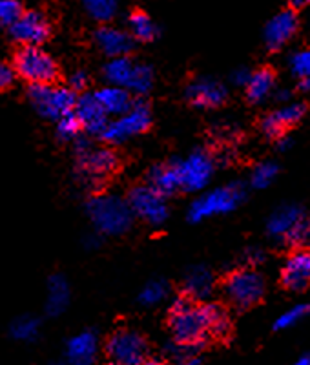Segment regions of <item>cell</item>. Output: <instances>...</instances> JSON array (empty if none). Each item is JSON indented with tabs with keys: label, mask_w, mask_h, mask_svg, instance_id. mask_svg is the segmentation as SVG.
Here are the masks:
<instances>
[{
	"label": "cell",
	"mask_w": 310,
	"mask_h": 365,
	"mask_svg": "<svg viewBox=\"0 0 310 365\" xmlns=\"http://www.w3.org/2000/svg\"><path fill=\"white\" fill-rule=\"evenodd\" d=\"M88 216L93 227L106 236H119L132 227L133 212L128 201L113 194H99L88 201Z\"/></svg>",
	"instance_id": "6da1fadb"
},
{
	"label": "cell",
	"mask_w": 310,
	"mask_h": 365,
	"mask_svg": "<svg viewBox=\"0 0 310 365\" xmlns=\"http://www.w3.org/2000/svg\"><path fill=\"white\" fill-rule=\"evenodd\" d=\"M170 329L177 344L199 347L208 334L201 305L195 307L190 298L174 299L170 307Z\"/></svg>",
	"instance_id": "7a4b0ae2"
},
{
	"label": "cell",
	"mask_w": 310,
	"mask_h": 365,
	"mask_svg": "<svg viewBox=\"0 0 310 365\" xmlns=\"http://www.w3.org/2000/svg\"><path fill=\"white\" fill-rule=\"evenodd\" d=\"M267 232L272 240L289 245L310 247V223L298 205H283L267 221Z\"/></svg>",
	"instance_id": "3957f363"
},
{
	"label": "cell",
	"mask_w": 310,
	"mask_h": 365,
	"mask_svg": "<svg viewBox=\"0 0 310 365\" xmlns=\"http://www.w3.org/2000/svg\"><path fill=\"white\" fill-rule=\"evenodd\" d=\"M243 197L244 187L239 181L230 182L227 187H219L210 192H205L188 208V220L192 223H199V221L208 220V217L228 214V212L236 210L239 207Z\"/></svg>",
	"instance_id": "277c9868"
},
{
	"label": "cell",
	"mask_w": 310,
	"mask_h": 365,
	"mask_svg": "<svg viewBox=\"0 0 310 365\" xmlns=\"http://www.w3.org/2000/svg\"><path fill=\"white\" fill-rule=\"evenodd\" d=\"M13 70L29 84H50L58 77V66L42 46H22L15 55Z\"/></svg>",
	"instance_id": "5b68a950"
},
{
	"label": "cell",
	"mask_w": 310,
	"mask_h": 365,
	"mask_svg": "<svg viewBox=\"0 0 310 365\" xmlns=\"http://www.w3.org/2000/svg\"><path fill=\"white\" fill-rule=\"evenodd\" d=\"M28 99L42 117L51 120H58L73 112L77 103L75 91L71 88L58 86L55 83L31 84L28 90Z\"/></svg>",
	"instance_id": "8992f818"
},
{
	"label": "cell",
	"mask_w": 310,
	"mask_h": 365,
	"mask_svg": "<svg viewBox=\"0 0 310 365\" xmlns=\"http://www.w3.org/2000/svg\"><path fill=\"white\" fill-rule=\"evenodd\" d=\"M223 291L236 309H250L265 296V278L254 269L234 270L227 276Z\"/></svg>",
	"instance_id": "52a82bcc"
},
{
	"label": "cell",
	"mask_w": 310,
	"mask_h": 365,
	"mask_svg": "<svg viewBox=\"0 0 310 365\" xmlns=\"http://www.w3.org/2000/svg\"><path fill=\"white\" fill-rule=\"evenodd\" d=\"M75 154H77V168L86 182L103 181L104 178L112 175L119 165V159L112 148L91 145L86 139L77 143Z\"/></svg>",
	"instance_id": "ba28073f"
},
{
	"label": "cell",
	"mask_w": 310,
	"mask_h": 365,
	"mask_svg": "<svg viewBox=\"0 0 310 365\" xmlns=\"http://www.w3.org/2000/svg\"><path fill=\"white\" fill-rule=\"evenodd\" d=\"M150 125H152V112H150L148 104L133 103L128 112L115 117L113 120H108L106 128L100 133V139L108 145H120V143H126L132 137L146 132Z\"/></svg>",
	"instance_id": "9c48e42d"
},
{
	"label": "cell",
	"mask_w": 310,
	"mask_h": 365,
	"mask_svg": "<svg viewBox=\"0 0 310 365\" xmlns=\"http://www.w3.org/2000/svg\"><path fill=\"white\" fill-rule=\"evenodd\" d=\"M106 353L113 364L141 365L148 354L145 336L132 329H119L108 338Z\"/></svg>",
	"instance_id": "30bf717a"
},
{
	"label": "cell",
	"mask_w": 310,
	"mask_h": 365,
	"mask_svg": "<svg viewBox=\"0 0 310 365\" xmlns=\"http://www.w3.org/2000/svg\"><path fill=\"white\" fill-rule=\"evenodd\" d=\"M128 205L132 208L133 216L152 225V227H159L168 220L166 197L150 185H139V187L132 188L128 195Z\"/></svg>",
	"instance_id": "8fae6325"
},
{
	"label": "cell",
	"mask_w": 310,
	"mask_h": 365,
	"mask_svg": "<svg viewBox=\"0 0 310 365\" xmlns=\"http://www.w3.org/2000/svg\"><path fill=\"white\" fill-rule=\"evenodd\" d=\"M181 181V190H203L214 175V161L205 150H195L182 161H175Z\"/></svg>",
	"instance_id": "7c38bea8"
},
{
	"label": "cell",
	"mask_w": 310,
	"mask_h": 365,
	"mask_svg": "<svg viewBox=\"0 0 310 365\" xmlns=\"http://www.w3.org/2000/svg\"><path fill=\"white\" fill-rule=\"evenodd\" d=\"M11 37L22 46H42L51 34L48 17L41 11H24L19 21L11 26Z\"/></svg>",
	"instance_id": "4fadbf2b"
},
{
	"label": "cell",
	"mask_w": 310,
	"mask_h": 365,
	"mask_svg": "<svg viewBox=\"0 0 310 365\" xmlns=\"http://www.w3.org/2000/svg\"><path fill=\"white\" fill-rule=\"evenodd\" d=\"M185 96L195 108H217L227 99V86L210 77H199L186 86Z\"/></svg>",
	"instance_id": "5bb4252c"
},
{
	"label": "cell",
	"mask_w": 310,
	"mask_h": 365,
	"mask_svg": "<svg viewBox=\"0 0 310 365\" xmlns=\"http://www.w3.org/2000/svg\"><path fill=\"white\" fill-rule=\"evenodd\" d=\"M299 19L294 9H283L265 26V44L269 50H281L298 34Z\"/></svg>",
	"instance_id": "9a60e30c"
},
{
	"label": "cell",
	"mask_w": 310,
	"mask_h": 365,
	"mask_svg": "<svg viewBox=\"0 0 310 365\" xmlns=\"http://www.w3.org/2000/svg\"><path fill=\"white\" fill-rule=\"evenodd\" d=\"M303 115H305V104L286 103L283 104L281 108L274 110L272 113L263 117L261 130L270 139H279L281 135H285L286 130L292 128L294 125H298Z\"/></svg>",
	"instance_id": "2e32d148"
},
{
	"label": "cell",
	"mask_w": 310,
	"mask_h": 365,
	"mask_svg": "<svg viewBox=\"0 0 310 365\" xmlns=\"http://www.w3.org/2000/svg\"><path fill=\"white\" fill-rule=\"evenodd\" d=\"M73 113L79 119L81 126L91 135L100 137V133L108 125V113L100 106L95 93H83V96L77 97Z\"/></svg>",
	"instance_id": "e0dca14e"
},
{
	"label": "cell",
	"mask_w": 310,
	"mask_h": 365,
	"mask_svg": "<svg viewBox=\"0 0 310 365\" xmlns=\"http://www.w3.org/2000/svg\"><path fill=\"white\" fill-rule=\"evenodd\" d=\"M281 283L289 291H303L310 285V250H296L281 269Z\"/></svg>",
	"instance_id": "ac0fdd59"
},
{
	"label": "cell",
	"mask_w": 310,
	"mask_h": 365,
	"mask_svg": "<svg viewBox=\"0 0 310 365\" xmlns=\"http://www.w3.org/2000/svg\"><path fill=\"white\" fill-rule=\"evenodd\" d=\"M95 44L110 58L126 57L133 48V37L113 26H100L95 31Z\"/></svg>",
	"instance_id": "d6986e66"
},
{
	"label": "cell",
	"mask_w": 310,
	"mask_h": 365,
	"mask_svg": "<svg viewBox=\"0 0 310 365\" xmlns=\"http://www.w3.org/2000/svg\"><path fill=\"white\" fill-rule=\"evenodd\" d=\"M99 351V338L93 331L75 334L66 344V358L70 365H90Z\"/></svg>",
	"instance_id": "ffe728a7"
},
{
	"label": "cell",
	"mask_w": 310,
	"mask_h": 365,
	"mask_svg": "<svg viewBox=\"0 0 310 365\" xmlns=\"http://www.w3.org/2000/svg\"><path fill=\"white\" fill-rule=\"evenodd\" d=\"M186 298L190 299H208L214 294L215 289V278L212 270L205 265L192 267L185 276V283H182Z\"/></svg>",
	"instance_id": "44dd1931"
},
{
	"label": "cell",
	"mask_w": 310,
	"mask_h": 365,
	"mask_svg": "<svg viewBox=\"0 0 310 365\" xmlns=\"http://www.w3.org/2000/svg\"><path fill=\"white\" fill-rule=\"evenodd\" d=\"M95 97L99 99L104 112H106L108 115H115V117L128 112V110L133 106V103H135V101L132 99V93H130L126 88L113 86V84H108V86L100 88L99 91H95Z\"/></svg>",
	"instance_id": "7402d4cb"
},
{
	"label": "cell",
	"mask_w": 310,
	"mask_h": 365,
	"mask_svg": "<svg viewBox=\"0 0 310 365\" xmlns=\"http://www.w3.org/2000/svg\"><path fill=\"white\" fill-rule=\"evenodd\" d=\"M148 185L155 188L159 194L165 195V197L181 190V181H179V172L175 161L153 166L148 175Z\"/></svg>",
	"instance_id": "603a6c76"
},
{
	"label": "cell",
	"mask_w": 310,
	"mask_h": 365,
	"mask_svg": "<svg viewBox=\"0 0 310 365\" xmlns=\"http://www.w3.org/2000/svg\"><path fill=\"white\" fill-rule=\"evenodd\" d=\"M274 86H276V75H274V71L261 68V70L252 71L250 81L244 86V90H247V97L250 103L259 104L265 103L272 96Z\"/></svg>",
	"instance_id": "cb8c5ba5"
},
{
	"label": "cell",
	"mask_w": 310,
	"mask_h": 365,
	"mask_svg": "<svg viewBox=\"0 0 310 365\" xmlns=\"http://www.w3.org/2000/svg\"><path fill=\"white\" fill-rule=\"evenodd\" d=\"M70 283L64 276L55 274L48 282V299H46V311L51 316H58L70 303Z\"/></svg>",
	"instance_id": "d4e9b609"
},
{
	"label": "cell",
	"mask_w": 310,
	"mask_h": 365,
	"mask_svg": "<svg viewBox=\"0 0 310 365\" xmlns=\"http://www.w3.org/2000/svg\"><path fill=\"white\" fill-rule=\"evenodd\" d=\"M135 64L132 58L128 57H113L110 58L104 66V79L108 81V84H113V86H128L130 79H132L133 70H135Z\"/></svg>",
	"instance_id": "484cf974"
},
{
	"label": "cell",
	"mask_w": 310,
	"mask_h": 365,
	"mask_svg": "<svg viewBox=\"0 0 310 365\" xmlns=\"http://www.w3.org/2000/svg\"><path fill=\"white\" fill-rule=\"evenodd\" d=\"M201 312H203L205 324H207V331L212 336L223 338L227 336L230 331V318H228L227 311L217 303H205L201 305Z\"/></svg>",
	"instance_id": "4316f807"
},
{
	"label": "cell",
	"mask_w": 310,
	"mask_h": 365,
	"mask_svg": "<svg viewBox=\"0 0 310 365\" xmlns=\"http://www.w3.org/2000/svg\"><path fill=\"white\" fill-rule=\"evenodd\" d=\"M128 28L133 41L150 42L157 37L159 34L155 22H153L145 11H133L128 19Z\"/></svg>",
	"instance_id": "83f0119b"
},
{
	"label": "cell",
	"mask_w": 310,
	"mask_h": 365,
	"mask_svg": "<svg viewBox=\"0 0 310 365\" xmlns=\"http://www.w3.org/2000/svg\"><path fill=\"white\" fill-rule=\"evenodd\" d=\"M41 334V322L35 316H21L11 324V336L19 341H35Z\"/></svg>",
	"instance_id": "f1b7e54d"
},
{
	"label": "cell",
	"mask_w": 310,
	"mask_h": 365,
	"mask_svg": "<svg viewBox=\"0 0 310 365\" xmlns=\"http://www.w3.org/2000/svg\"><path fill=\"white\" fill-rule=\"evenodd\" d=\"M83 4L86 8L88 15L99 22L113 21L117 11H119L117 0H83Z\"/></svg>",
	"instance_id": "f546056e"
},
{
	"label": "cell",
	"mask_w": 310,
	"mask_h": 365,
	"mask_svg": "<svg viewBox=\"0 0 310 365\" xmlns=\"http://www.w3.org/2000/svg\"><path fill=\"white\" fill-rule=\"evenodd\" d=\"M153 86V70L146 64H135L132 79H130L126 90L135 96H146Z\"/></svg>",
	"instance_id": "4dcf8cb0"
},
{
	"label": "cell",
	"mask_w": 310,
	"mask_h": 365,
	"mask_svg": "<svg viewBox=\"0 0 310 365\" xmlns=\"http://www.w3.org/2000/svg\"><path fill=\"white\" fill-rule=\"evenodd\" d=\"M166 296H168V283L162 282V279H152V282H148L143 287L141 294H139V302L143 305L152 307V305L161 303Z\"/></svg>",
	"instance_id": "1f68e13d"
},
{
	"label": "cell",
	"mask_w": 310,
	"mask_h": 365,
	"mask_svg": "<svg viewBox=\"0 0 310 365\" xmlns=\"http://www.w3.org/2000/svg\"><path fill=\"white\" fill-rule=\"evenodd\" d=\"M277 165L272 161H265V163H259L252 170L250 174V185L254 188H267L270 187L274 182V179L277 178Z\"/></svg>",
	"instance_id": "d6a6232c"
},
{
	"label": "cell",
	"mask_w": 310,
	"mask_h": 365,
	"mask_svg": "<svg viewBox=\"0 0 310 365\" xmlns=\"http://www.w3.org/2000/svg\"><path fill=\"white\" fill-rule=\"evenodd\" d=\"M309 312L310 305H306V303H298V305L286 309L283 314H279V318H277L276 324H274V329H276V331H281V329L294 327V325H298L303 318H306Z\"/></svg>",
	"instance_id": "836d02e7"
},
{
	"label": "cell",
	"mask_w": 310,
	"mask_h": 365,
	"mask_svg": "<svg viewBox=\"0 0 310 365\" xmlns=\"http://www.w3.org/2000/svg\"><path fill=\"white\" fill-rule=\"evenodd\" d=\"M81 130H83V126H81L79 119L73 112L57 120V137L61 141H75Z\"/></svg>",
	"instance_id": "e575fe53"
},
{
	"label": "cell",
	"mask_w": 310,
	"mask_h": 365,
	"mask_svg": "<svg viewBox=\"0 0 310 365\" xmlns=\"http://www.w3.org/2000/svg\"><path fill=\"white\" fill-rule=\"evenodd\" d=\"M289 66L294 77L299 81L310 79V50L294 51L289 58Z\"/></svg>",
	"instance_id": "d590c367"
},
{
	"label": "cell",
	"mask_w": 310,
	"mask_h": 365,
	"mask_svg": "<svg viewBox=\"0 0 310 365\" xmlns=\"http://www.w3.org/2000/svg\"><path fill=\"white\" fill-rule=\"evenodd\" d=\"M22 6L19 0H0V26L11 28L22 15Z\"/></svg>",
	"instance_id": "8d00e7d4"
},
{
	"label": "cell",
	"mask_w": 310,
	"mask_h": 365,
	"mask_svg": "<svg viewBox=\"0 0 310 365\" xmlns=\"http://www.w3.org/2000/svg\"><path fill=\"white\" fill-rule=\"evenodd\" d=\"M88 83H90V77H88V73L86 71L79 70V71H73V73L70 75V79H68V84H70V86L68 88H71L73 91H84L86 90Z\"/></svg>",
	"instance_id": "74e56055"
},
{
	"label": "cell",
	"mask_w": 310,
	"mask_h": 365,
	"mask_svg": "<svg viewBox=\"0 0 310 365\" xmlns=\"http://www.w3.org/2000/svg\"><path fill=\"white\" fill-rule=\"evenodd\" d=\"M13 81H15V70H13V66H9L4 61H0V91L11 86Z\"/></svg>",
	"instance_id": "f35d334b"
},
{
	"label": "cell",
	"mask_w": 310,
	"mask_h": 365,
	"mask_svg": "<svg viewBox=\"0 0 310 365\" xmlns=\"http://www.w3.org/2000/svg\"><path fill=\"white\" fill-rule=\"evenodd\" d=\"M243 259L248 263V265H250V269H252V267L263 263V259H265V254H263V250H261V249H254V247H252V249L244 250Z\"/></svg>",
	"instance_id": "ab89813d"
},
{
	"label": "cell",
	"mask_w": 310,
	"mask_h": 365,
	"mask_svg": "<svg viewBox=\"0 0 310 365\" xmlns=\"http://www.w3.org/2000/svg\"><path fill=\"white\" fill-rule=\"evenodd\" d=\"M250 75H252V71L247 70V68H237L234 73H232V83L236 84V86H247L248 81H250Z\"/></svg>",
	"instance_id": "60d3db41"
},
{
	"label": "cell",
	"mask_w": 310,
	"mask_h": 365,
	"mask_svg": "<svg viewBox=\"0 0 310 365\" xmlns=\"http://www.w3.org/2000/svg\"><path fill=\"white\" fill-rule=\"evenodd\" d=\"M290 146H292V139H290L289 135H281L279 139H277V148L283 150V152H285V150H289Z\"/></svg>",
	"instance_id": "b9f144b4"
},
{
	"label": "cell",
	"mask_w": 310,
	"mask_h": 365,
	"mask_svg": "<svg viewBox=\"0 0 310 365\" xmlns=\"http://www.w3.org/2000/svg\"><path fill=\"white\" fill-rule=\"evenodd\" d=\"M292 365H310V353L303 354V356H299L298 360L294 361Z\"/></svg>",
	"instance_id": "7bdbcfd3"
},
{
	"label": "cell",
	"mask_w": 310,
	"mask_h": 365,
	"mask_svg": "<svg viewBox=\"0 0 310 365\" xmlns=\"http://www.w3.org/2000/svg\"><path fill=\"white\" fill-rule=\"evenodd\" d=\"M310 4V0H290V6L292 8H305Z\"/></svg>",
	"instance_id": "ee69618b"
},
{
	"label": "cell",
	"mask_w": 310,
	"mask_h": 365,
	"mask_svg": "<svg viewBox=\"0 0 310 365\" xmlns=\"http://www.w3.org/2000/svg\"><path fill=\"white\" fill-rule=\"evenodd\" d=\"M299 88H301L303 91H310V79L299 81Z\"/></svg>",
	"instance_id": "f6af8a7d"
},
{
	"label": "cell",
	"mask_w": 310,
	"mask_h": 365,
	"mask_svg": "<svg viewBox=\"0 0 310 365\" xmlns=\"http://www.w3.org/2000/svg\"><path fill=\"white\" fill-rule=\"evenodd\" d=\"M277 99H279V101H286V99H289V91H277Z\"/></svg>",
	"instance_id": "bcb514c9"
},
{
	"label": "cell",
	"mask_w": 310,
	"mask_h": 365,
	"mask_svg": "<svg viewBox=\"0 0 310 365\" xmlns=\"http://www.w3.org/2000/svg\"><path fill=\"white\" fill-rule=\"evenodd\" d=\"M141 365H162V364H161V361H157V360H145Z\"/></svg>",
	"instance_id": "7dc6e473"
},
{
	"label": "cell",
	"mask_w": 310,
	"mask_h": 365,
	"mask_svg": "<svg viewBox=\"0 0 310 365\" xmlns=\"http://www.w3.org/2000/svg\"><path fill=\"white\" fill-rule=\"evenodd\" d=\"M179 365H197V360H186V361H181Z\"/></svg>",
	"instance_id": "c3c4849f"
},
{
	"label": "cell",
	"mask_w": 310,
	"mask_h": 365,
	"mask_svg": "<svg viewBox=\"0 0 310 365\" xmlns=\"http://www.w3.org/2000/svg\"><path fill=\"white\" fill-rule=\"evenodd\" d=\"M112 365H120V364H112Z\"/></svg>",
	"instance_id": "681fc988"
},
{
	"label": "cell",
	"mask_w": 310,
	"mask_h": 365,
	"mask_svg": "<svg viewBox=\"0 0 310 365\" xmlns=\"http://www.w3.org/2000/svg\"><path fill=\"white\" fill-rule=\"evenodd\" d=\"M68 365H70V364H68Z\"/></svg>",
	"instance_id": "f907efd6"
}]
</instances>
